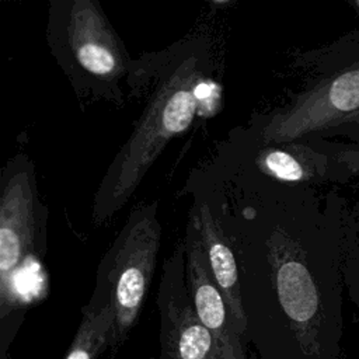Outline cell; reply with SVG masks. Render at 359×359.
<instances>
[{
  "instance_id": "obj_1",
  "label": "cell",
  "mask_w": 359,
  "mask_h": 359,
  "mask_svg": "<svg viewBox=\"0 0 359 359\" xmlns=\"http://www.w3.org/2000/svg\"><path fill=\"white\" fill-rule=\"evenodd\" d=\"M154 87L128 139L119 147L95 191L91 222L102 226L115 217L168 143L192 125L196 88L210 67L209 43L189 39L157 55Z\"/></svg>"
},
{
  "instance_id": "obj_2",
  "label": "cell",
  "mask_w": 359,
  "mask_h": 359,
  "mask_svg": "<svg viewBox=\"0 0 359 359\" xmlns=\"http://www.w3.org/2000/svg\"><path fill=\"white\" fill-rule=\"evenodd\" d=\"M45 38L77 98L123 105V83L144 74L95 0H52Z\"/></svg>"
},
{
  "instance_id": "obj_3",
  "label": "cell",
  "mask_w": 359,
  "mask_h": 359,
  "mask_svg": "<svg viewBox=\"0 0 359 359\" xmlns=\"http://www.w3.org/2000/svg\"><path fill=\"white\" fill-rule=\"evenodd\" d=\"M297 66L310 72L309 81L261 122L259 144L310 139L359 114V31L299 56Z\"/></svg>"
},
{
  "instance_id": "obj_4",
  "label": "cell",
  "mask_w": 359,
  "mask_h": 359,
  "mask_svg": "<svg viewBox=\"0 0 359 359\" xmlns=\"http://www.w3.org/2000/svg\"><path fill=\"white\" fill-rule=\"evenodd\" d=\"M48 210L38 192L34 161L18 153L0 174V359H7L24 321L15 276L46 251Z\"/></svg>"
},
{
  "instance_id": "obj_5",
  "label": "cell",
  "mask_w": 359,
  "mask_h": 359,
  "mask_svg": "<svg viewBox=\"0 0 359 359\" xmlns=\"http://www.w3.org/2000/svg\"><path fill=\"white\" fill-rule=\"evenodd\" d=\"M161 224L157 201L135 205L101 258L95 285L111 297L115 314L111 348L116 352L136 325L147 297L160 252Z\"/></svg>"
},
{
  "instance_id": "obj_6",
  "label": "cell",
  "mask_w": 359,
  "mask_h": 359,
  "mask_svg": "<svg viewBox=\"0 0 359 359\" xmlns=\"http://www.w3.org/2000/svg\"><path fill=\"white\" fill-rule=\"evenodd\" d=\"M156 304L160 317L158 359H217L215 339L199 320L188 292L184 240L163 262Z\"/></svg>"
},
{
  "instance_id": "obj_7",
  "label": "cell",
  "mask_w": 359,
  "mask_h": 359,
  "mask_svg": "<svg viewBox=\"0 0 359 359\" xmlns=\"http://www.w3.org/2000/svg\"><path fill=\"white\" fill-rule=\"evenodd\" d=\"M182 240L185 245V276L191 302L199 320L215 339L217 359H250L240 335L231 324L226 300L212 276L198 220L192 209Z\"/></svg>"
},
{
  "instance_id": "obj_8",
  "label": "cell",
  "mask_w": 359,
  "mask_h": 359,
  "mask_svg": "<svg viewBox=\"0 0 359 359\" xmlns=\"http://www.w3.org/2000/svg\"><path fill=\"white\" fill-rule=\"evenodd\" d=\"M261 146L254 165L265 178L310 187L345 182L338 164L325 153L318 151L309 140Z\"/></svg>"
},
{
  "instance_id": "obj_9",
  "label": "cell",
  "mask_w": 359,
  "mask_h": 359,
  "mask_svg": "<svg viewBox=\"0 0 359 359\" xmlns=\"http://www.w3.org/2000/svg\"><path fill=\"white\" fill-rule=\"evenodd\" d=\"M192 210L198 220L212 276L226 300L231 324L243 339L247 330V317L243 307L236 254L208 201H196Z\"/></svg>"
},
{
  "instance_id": "obj_10",
  "label": "cell",
  "mask_w": 359,
  "mask_h": 359,
  "mask_svg": "<svg viewBox=\"0 0 359 359\" xmlns=\"http://www.w3.org/2000/svg\"><path fill=\"white\" fill-rule=\"evenodd\" d=\"M114 324L109 293L95 285L88 303L81 307L79 327L63 359H98L111 348Z\"/></svg>"
},
{
  "instance_id": "obj_11",
  "label": "cell",
  "mask_w": 359,
  "mask_h": 359,
  "mask_svg": "<svg viewBox=\"0 0 359 359\" xmlns=\"http://www.w3.org/2000/svg\"><path fill=\"white\" fill-rule=\"evenodd\" d=\"M344 283L351 300L359 310V231L351 215L346 216L345 245H344Z\"/></svg>"
},
{
  "instance_id": "obj_12",
  "label": "cell",
  "mask_w": 359,
  "mask_h": 359,
  "mask_svg": "<svg viewBox=\"0 0 359 359\" xmlns=\"http://www.w3.org/2000/svg\"><path fill=\"white\" fill-rule=\"evenodd\" d=\"M309 140V139H306ZM318 151L330 156L339 167L345 181L359 178V146L358 144H335L324 140H309Z\"/></svg>"
},
{
  "instance_id": "obj_13",
  "label": "cell",
  "mask_w": 359,
  "mask_h": 359,
  "mask_svg": "<svg viewBox=\"0 0 359 359\" xmlns=\"http://www.w3.org/2000/svg\"><path fill=\"white\" fill-rule=\"evenodd\" d=\"M351 206V215H352V219H353V223L359 231V202H353V203H349Z\"/></svg>"
},
{
  "instance_id": "obj_14",
  "label": "cell",
  "mask_w": 359,
  "mask_h": 359,
  "mask_svg": "<svg viewBox=\"0 0 359 359\" xmlns=\"http://www.w3.org/2000/svg\"><path fill=\"white\" fill-rule=\"evenodd\" d=\"M349 4L359 13V0H353V1H349Z\"/></svg>"
},
{
  "instance_id": "obj_15",
  "label": "cell",
  "mask_w": 359,
  "mask_h": 359,
  "mask_svg": "<svg viewBox=\"0 0 359 359\" xmlns=\"http://www.w3.org/2000/svg\"><path fill=\"white\" fill-rule=\"evenodd\" d=\"M348 123H359V114L356 116H353Z\"/></svg>"
},
{
  "instance_id": "obj_16",
  "label": "cell",
  "mask_w": 359,
  "mask_h": 359,
  "mask_svg": "<svg viewBox=\"0 0 359 359\" xmlns=\"http://www.w3.org/2000/svg\"><path fill=\"white\" fill-rule=\"evenodd\" d=\"M146 359H154V358H146Z\"/></svg>"
}]
</instances>
